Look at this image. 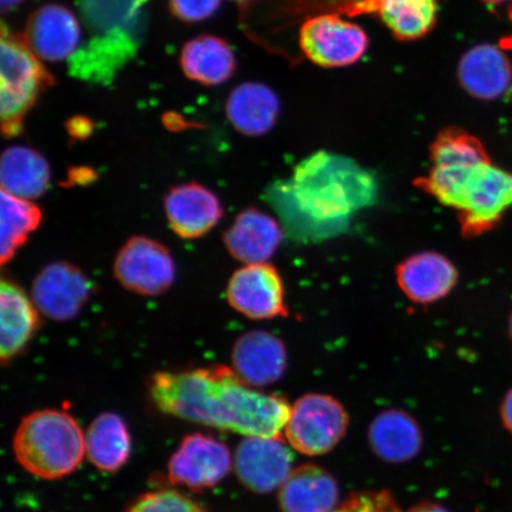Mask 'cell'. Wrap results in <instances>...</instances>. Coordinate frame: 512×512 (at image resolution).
Segmentation results:
<instances>
[{"mask_svg":"<svg viewBox=\"0 0 512 512\" xmlns=\"http://www.w3.org/2000/svg\"><path fill=\"white\" fill-rule=\"evenodd\" d=\"M149 394L160 413L245 437L281 439L291 414L283 396L253 389L224 366L158 371Z\"/></svg>","mask_w":512,"mask_h":512,"instance_id":"1","label":"cell"},{"mask_svg":"<svg viewBox=\"0 0 512 512\" xmlns=\"http://www.w3.org/2000/svg\"><path fill=\"white\" fill-rule=\"evenodd\" d=\"M379 184L349 157L319 151L294 169L291 179L267 189V201L284 226L302 241L331 238L349 227L352 217L374 206Z\"/></svg>","mask_w":512,"mask_h":512,"instance_id":"2","label":"cell"},{"mask_svg":"<svg viewBox=\"0 0 512 512\" xmlns=\"http://www.w3.org/2000/svg\"><path fill=\"white\" fill-rule=\"evenodd\" d=\"M14 452L19 465L32 476L61 479L79 469L86 454V435L68 412L43 409L19 424Z\"/></svg>","mask_w":512,"mask_h":512,"instance_id":"3","label":"cell"},{"mask_svg":"<svg viewBox=\"0 0 512 512\" xmlns=\"http://www.w3.org/2000/svg\"><path fill=\"white\" fill-rule=\"evenodd\" d=\"M0 42V123L11 139L22 133L25 117L54 80L24 37L4 23Z\"/></svg>","mask_w":512,"mask_h":512,"instance_id":"4","label":"cell"},{"mask_svg":"<svg viewBox=\"0 0 512 512\" xmlns=\"http://www.w3.org/2000/svg\"><path fill=\"white\" fill-rule=\"evenodd\" d=\"M491 163L488 151L475 136L459 128H446L431 145V169L415 181L443 206L459 210L473 177Z\"/></svg>","mask_w":512,"mask_h":512,"instance_id":"5","label":"cell"},{"mask_svg":"<svg viewBox=\"0 0 512 512\" xmlns=\"http://www.w3.org/2000/svg\"><path fill=\"white\" fill-rule=\"evenodd\" d=\"M349 415L342 403L325 394H307L291 408L285 437L299 453L322 456L344 437Z\"/></svg>","mask_w":512,"mask_h":512,"instance_id":"6","label":"cell"},{"mask_svg":"<svg viewBox=\"0 0 512 512\" xmlns=\"http://www.w3.org/2000/svg\"><path fill=\"white\" fill-rule=\"evenodd\" d=\"M299 43L307 59L317 66L339 68L361 60L369 40L360 25L336 14H323L307 19Z\"/></svg>","mask_w":512,"mask_h":512,"instance_id":"7","label":"cell"},{"mask_svg":"<svg viewBox=\"0 0 512 512\" xmlns=\"http://www.w3.org/2000/svg\"><path fill=\"white\" fill-rule=\"evenodd\" d=\"M114 275L127 290L156 297L174 285L176 265L163 243L147 236H133L115 258Z\"/></svg>","mask_w":512,"mask_h":512,"instance_id":"8","label":"cell"},{"mask_svg":"<svg viewBox=\"0 0 512 512\" xmlns=\"http://www.w3.org/2000/svg\"><path fill=\"white\" fill-rule=\"evenodd\" d=\"M512 208V172L489 163L473 177L458 210L460 229L465 238L494 229Z\"/></svg>","mask_w":512,"mask_h":512,"instance_id":"9","label":"cell"},{"mask_svg":"<svg viewBox=\"0 0 512 512\" xmlns=\"http://www.w3.org/2000/svg\"><path fill=\"white\" fill-rule=\"evenodd\" d=\"M232 466V456L222 441L203 433L189 434L170 458L168 479L172 485L200 492L215 488Z\"/></svg>","mask_w":512,"mask_h":512,"instance_id":"10","label":"cell"},{"mask_svg":"<svg viewBox=\"0 0 512 512\" xmlns=\"http://www.w3.org/2000/svg\"><path fill=\"white\" fill-rule=\"evenodd\" d=\"M227 300L241 315L256 319L287 317L283 279L267 262L246 265L229 279Z\"/></svg>","mask_w":512,"mask_h":512,"instance_id":"11","label":"cell"},{"mask_svg":"<svg viewBox=\"0 0 512 512\" xmlns=\"http://www.w3.org/2000/svg\"><path fill=\"white\" fill-rule=\"evenodd\" d=\"M92 290L91 281L79 267L59 261L37 274L32 284V300L43 315L56 322H67L79 315Z\"/></svg>","mask_w":512,"mask_h":512,"instance_id":"12","label":"cell"},{"mask_svg":"<svg viewBox=\"0 0 512 512\" xmlns=\"http://www.w3.org/2000/svg\"><path fill=\"white\" fill-rule=\"evenodd\" d=\"M292 454L283 439L247 437L234 458L236 475L247 489L270 494L280 488L292 472Z\"/></svg>","mask_w":512,"mask_h":512,"instance_id":"13","label":"cell"},{"mask_svg":"<svg viewBox=\"0 0 512 512\" xmlns=\"http://www.w3.org/2000/svg\"><path fill=\"white\" fill-rule=\"evenodd\" d=\"M23 37L41 61L67 60L79 50V19L66 6L43 5L29 17Z\"/></svg>","mask_w":512,"mask_h":512,"instance_id":"14","label":"cell"},{"mask_svg":"<svg viewBox=\"0 0 512 512\" xmlns=\"http://www.w3.org/2000/svg\"><path fill=\"white\" fill-rule=\"evenodd\" d=\"M164 209L171 229L185 240L202 238L223 216L219 197L196 182L171 188L164 198Z\"/></svg>","mask_w":512,"mask_h":512,"instance_id":"15","label":"cell"},{"mask_svg":"<svg viewBox=\"0 0 512 512\" xmlns=\"http://www.w3.org/2000/svg\"><path fill=\"white\" fill-rule=\"evenodd\" d=\"M458 278L456 266L437 252L409 256L396 267L400 290L413 303L421 305L445 298L456 287Z\"/></svg>","mask_w":512,"mask_h":512,"instance_id":"16","label":"cell"},{"mask_svg":"<svg viewBox=\"0 0 512 512\" xmlns=\"http://www.w3.org/2000/svg\"><path fill=\"white\" fill-rule=\"evenodd\" d=\"M137 49L138 44L131 30L96 34L70 57V73L86 81L111 82L115 74L136 54Z\"/></svg>","mask_w":512,"mask_h":512,"instance_id":"17","label":"cell"},{"mask_svg":"<svg viewBox=\"0 0 512 512\" xmlns=\"http://www.w3.org/2000/svg\"><path fill=\"white\" fill-rule=\"evenodd\" d=\"M234 371L254 387H265L283 377L287 351L281 339L267 331H251L241 336L232 352Z\"/></svg>","mask_w":512,"mask_h":512,"instance_id":"18","label":"cell"},{"mask_svg":"<svg viewBox=\"0 0 512 512\" xmlns=\"http://www.w3.org/2000/svg\"><path fill=\"white\" fill-rule=\"evenodd\" d=\"M283 229L272 216L259 209L243 210L223 235L224 245L234 259L246 265L264 264L278 251Z\"/></svg>","mask_w":512,"mask_h":512,"instance_id":"19","label":"cell"},{"mask_svg":"<svg viewBox=\"0 0 512 512\" xmlns=\"http://www.w3.org/2000/svg\"><path fill=\"white\" fill-rule=\"evenodd\" d=\"M14 281L0 283V358L9 363L21 354L40 328V313Z\"/></svg>","mask_w":512,"mask_h":512,"instance_id":"20","label":"cell"},{"mask_svg":"<svg viewBox=\"0 0 512 512\" xmlns=\"http://www.w3.org/2000/svg\"><path fill=\"white\" fill-rule=\"evenodd\" d=\"M458 79L465 91L475 98L496 100L511 86V62L502 49L480 44L467 50L459 61Z\"/></svg>","mask_w":512,"mask_h":512,"instance_id":"21","label":"cell"},{"mask_svg":"<svg viewBox=\"0 0 512 512\" xmlns=\"http://www.w3.org/2000/svg\"><path fill=\"white\" fill-rule=\"evenodd\" d=\"M338 484L334 476L316 465L292 470L279 488L283 512H332L337 509Z\"/></svg>","mask_w":512,"mask_h":512,"instance_id":"22","label":"cell"},{"mask_svg":"<svg viewBox=\"0 0 512 512\" xmlns=\"http://www.w3.org/2000/svg\"><path fill=\"white\" fill-rule=\"evenodd\" d=\"M226 111L229 123L236 131L259 137L270 132L277 123L280 101L270 87L246 82L230 93Z\"/></svg>","mask_w":512,"mask_h":512,"instance_id":"23","label":"cell"},{"mask_svg":"<svg viewBox=\"0 0 512 512\" xmlns=\"http://www.w3.org/2000/svg\"><path fill=\"white\" fill-rule=\"evenodd\" d=\"M369 443L384 462L401 464L418 456L422 433L411 415L401 409H388L371 422Z\"/></svg>","mask_w":512,"mask_h":512,"instance_id":"24","label":"cell"},{"mask_svg":"<svg viewBox=\"0 0 512 512\" xmlns=\"http://www.w3.org/2000/svg\"><path fill=\"white\" fill-rule=\"evenodd\" d=\"M183 73L203 86H219L235 73V54L220 37L201 35L185 43L181 53Z\"/></svg>","mask_w":512,"mask_h":512,"instance_id":"25","label":"cell"},{"mask_svg":"<svg viewBox=\"0 0 512 512\" xmlns=\"http://www.w3.org/2000/svg\"><path fill=\"white\" fill-rule=\"evenodd\" d=\"M50 166L42 153L27 146L8 147L2 156V190L9 194L35 200L49 189Z\"/></svg>","mask_w":512,"mask_h":512,"instance_id":"26","label":"cell"},{"mask_svg":"<svg viewBox=\"0 0 512 512\" xmlns=\"http://www.w3.org/2000/svg\"><path fill=\"white\" fill-rule=\"evenodd\" d=\"M132 452V438L126 422L117 413L95 418L86 433V454L99 470L114 473L126 465Z\"/></svg>","mask_w":512,"mask_h":512,"instance_id":"27","label":"cell"},{"mask_svg":"<svg viewBox=\"0 0 512 512\" xmlns=\"http://www.w3.org/2000/svg\"><path fill=\"white\" fill-rule=\"evenodd\" d=\"M377 14L399 40H419L437 23L438 0H381Z\"/></svg>","mask_w":512,"mask_h":512,"instance_id":"28","label":"cell"},{"mask_svg":"<svg viewBox=\"0 0 512 512\" xmlns=\"http://www.w3.org/2000/svg\"><path fill=\"white\" fill-rule=\"evenodd\" d=\"M2 243H0V260L2 265L14 259L19 248L28 241L43 220L40 207L2 190Z\"/></svg>","mask_w":512,"mask_h":512,"instance_id":"29","label":"cell"},{"mask_svg":"<svg viewBox=\"0 0 512 512\" xmlns=\"http://www.w3.org/2000/svg\"><path fill=\"white\" fill-rule=\"evenodd\" d=\"M83 18L95 34L114 30H132L142 0H79Z\"/></svg>","mask_w":512,"mask_h":512,"instance_id":"30","label":"cell"},{"mask_svg":"<svg viewBox=\"0 0 512 512\" xmlns=\"http://www.w3.org/2000/svg\"><path fill=\"white\" fill-rule=\"evenodd\" d=\"M126 512H208L202 504L182 492L162 489L146 492Z\"/></svg>","mask_w":512,"mask_h":512,"instance_id":"31","label":"cell"},{"mask_svg":"<svg viewBox=\"0 0 512 512\" xmlns=\"http://www.w3.org/2000/svg\"><path fill=\"white\" fill-rule=\"evenodd\" d=\"M332 512H401L395 498L388 491L361 492L351 496Z\"/></svg>","mask_w":512,"mask_h":512,"instance_id":"32","label":"cell"},{"mask_svg":"<svg viewBox=\"0 0 512 512\" xmlns=\"http://www.w3.org/2000/svg\"><path fill=\"white\" fill-rule=\"evenodd\" d=\"M222 0H170L172 15L185 23L207 21L219 11Z\"/></svg>","mask_w":512,"mask_h":512,"instance_id":"33","label":"cell"},{"mask_svg":"<svg viewBox=\"0 0 512 512\" xmlns=\"http://www.w3.org/2000/svg\"><path fill=\"white\" fill-rule=\"evenodd\" d=\"M68 130L75 139H86L93 131V124L86 118L78 117L69 121Z\"/></svg>","mask_w":512,"mask_h":512,"instance_id":"34","label":"cell"},{"mask_svg":"<svg viewBox=\"0 0 512 512\" xmlns=\"http://www.w3.org/2000/svg\"><path fill=\"white\" fill-rule=\"evenodd\" d=\"M381 0H350L347 6V14L349 15H360L366 14V12H377Z\"/></svg>","mask_w":512,"mask_h":512,"instance_id":"35","label":"cell"},{"mask_svg":"<svg viewBox=\"0 0 512 512\" xmlns=\"http://www.w3.org/2000/svg\"><path fill=\"white\" fill-rule=\"evenodd\" d=\"M501 419L504 427L512 434V388L505 394L502 401Z\"/></svg>","mask_w":512,"mask_h":512,"instance_id":"36","label":"cell"},{"mask_svg":"<svg viewBox=\"0 0 512 512\" xmlns=\"http://www.w3.org/2000/svg\"><path fill=\"white\" fill-rule=\"evenodd\" d=\"M408 512H450L446 508L443 507V505L437 504V503H421L418 505H415L411 510Z\"/></svg>","mask_w":512,"mask_h":512,"instance_id":"37","label":"cell"},{"mask_svg":"<svg viewBox=\"0 0 512 512\" xmlns=\"http://www.w3.org/2000/svg\"><path fill=\"white\" fill-rule=\"evenodd\" d=\"M23 2L24 0H0L3 12L14 10L19 4H22Z\"/></svg>","mask_w":512,"mask_h":512,"instance_id":"38","label":"cell"},{"mask_svg":"<svg viewBox=\"0 0 512 512\" xmlns=\"http://www.w3.org/2000/svg\"><path fill=\"white\" fill-rule=\"evenodd\" d=\"M484 3L490 5H503L505 3L511 2V0H483Z\"/></svg>","mask_w":512,"mask_h":512,"instance_id":"39","label":"cell"},{"mask_svg":"<svg viewBox=\"0 0 512 512\" xmlns=\"http://www.w3.org/2000/svg\"><path fill=\"white\" fill-rule=\"evenodd\" d=\"M509 334H510L511 341H512V311H511V315L509 318Z\"/></svg>","mask_w":512,"mask_h":512,"instance_id":"40","label":"cell"},{"mask_svg":"<svg viewBox=\"0 0 512 512\" xmlns=\"http://www.w3.org/2000/svg\"><path fill=\"white\" fill-rule=\"evenodd\" d=\"M234 2L247 3V2H249V0H234Z\"/></svg>","mask_w":512,"mask_h":512,"instance_id":"41","label":"cell"},{"mask_svg":"<svg viewBox=\"0 0 512 512\" xmlns=\"http://www.w3.org/2000/svg\"><path fill=\"white\" fill-rule=\"evenodd\" d=\"M149 0H142V3L145 5Z\"/></svg>","mask_w":512,"mask_h":512,"instance_id":"42","label":"cell"}]
</instances>
